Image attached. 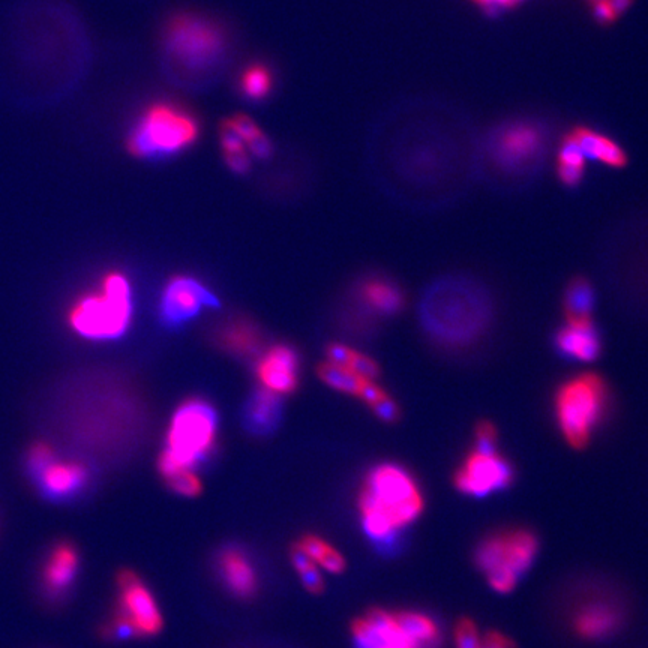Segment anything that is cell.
I'll return each mask as SVG.
<instances>
[{
  "mask_svg": "<svg viewBox=\"0 0 648 648\" xmlns=\"http://www.w3.org/2000/svg\"><path fill=\"white\" fill-rule=\"evenodd\" d=\"M59 0H35L18 9L9 23L6 53L12 72L26 84L38 83L45 98H59L63 78L60 72L71 65V26H63L71 15ZM69 71V69H68Z\"/></svg>",
  "mask_w": 648,
  "mask_h": 648,
  "instance_id": "obj_1",
  "label": "cell"
},
{
  "mask_svg": "<svg viewBox=\"0 0 648 648\" xmlns=\"http://www.w3.org/2000/svg\"><path fill=\"white\" fill-rule=\"evenodd\" d=\"M357 507L366 536L377 545L387 546L419 518L423 497L407 468L383 462L366 473Z\"/></svg>",
  "mask_w": 648,
  "mask_h": 648,
  "instance_id": "obj_2",
  "label": "cell"
},
{
  "mask_svg": "<svg viewBox=\"0 0 648 648\" xmlns=\"http://www.w3.org/2000/svg\"><path fill=\"white\" fill-rule=\"evenodd\" d=\"M159 44L168 69L183 81L197 83L224 62L230 47L225 24L206 12L179 9L167 15Z\"/></svg>",
  "mask_w": 648,
  "mask_h": 648,
  "instance_id": "obj_3",
  "label": "cell"
},
{
  "mask_svg": "<svg viewBox=\"0 0 648 648\" xmlns=\"http://www.w3.org/2000/svg\"><path fill=\"white\" fill-rule=\"evenodd\" d=\"M200 116L183 102L159 98L141 108L125 135V149L134 158L162 161L182 155L200 140Z\"/></svg>",
  "mask_w": 648,
  "mask_h": 648,
  "instance_id": "obj_4",
  "label": "cell"
},
{
  "mask_svg": "<svg viewBox=\"0 0 648 648\" xmlns=\"http://www.w3.org/2000/svg\"><path fill=\"white\" fill-rule=\"evenodd\" d=\"M422 323L435 339L465 344L476 338L488 320V305L476 287L461 281L435 285L423 299Z\"/></svg>",
  "mask_w": 648,
  "mask_h": 648,
  "instance_id": "obj_5",
  "label": "cell"
},
{
  "mask_svg": "<svg viewBox=\"0 0 648 648\" xmlns=\"http://www.w3.org/2000/svg\"><path fill=\"white\" fill-rule=\"evenodd\" d=\"M131 320V282L119 270L105 273L98 288L77 297L66 314L72 332L90 341L120 338Z\"/></svg>",
  "mask_w": 648,
  "mask_h": 648,
  "instance_id": "obj_6",
  "label": "cell"
},
{
  "mask_svg": "<svg viewBox=\"0 0 648 648\" xmlns=\"http://www.w3.org/2000/svg\"><path fill=\"white\" fill-rule=\"evenodd\" d=\"M218 413L206 399L180 404L168 426L167 443L158 458L161 477L179 470H194L215 453Z\"/></svg>",
  "mask_w": 648,
  "mask_h": 648,
  "instance_id": "obj_7",
  "label": "cell"
},
{
  "mask_svg": "<svg viewBox=\"0 0 648 648\" xmlns=\"http://www.w3.org/2000/svg\"><path fill=\"white\" fill-rule=\"evenodd\" d=\"M608 386L593 372L576 375L561 384L554 407L560 431L570 446H587L608 408Z\"/></svg>",
  "mask_w": 648,
  "mask_h": 648,
  "instance_id": "obj_8",
  "label": "cell"
},
{
  "mask_svg": "<svg viewBox=\"0 0 648 648\" xmlns=\"http://www.w3.org/2000/svg\"><path fill=\"white\" fill-rule=\"evenodd\" d=\"M117 588L116 611L105 635L117 639L158 635L164 627V618L146 582L134 570L125 569L117 575Z\"/></svg>",
  "mask_w": 648,
  "mask_h": 648,
  "instance_id": "obj_9",
  "label": "cell"
},
{
  "mask_svg": "<svg viewBox=\"0 0 648 648\" xmlns=\"http://www.w3.org/2000/svg\"><path fill=\"white\" fill-rule=\"evenodd\" d=\"M536 552L537 540L530 531L510 530L483 540L476 552V563L495 591L509 593L518 576L533 563Z\"/></svg>",
  "mask_w": 648,
  "mask_h": 648,
  "instance_id": "obj_10",
  "label": "cell"
},
{
  "mask_svg": "<svg viewBox=\"0 0 648 648\" xmlns=\"http://www.w3.org/2000/svg\"><path fill=\"white\" fill-rule=\"evenodd\" d=\"M513 480V468L495 447H479L471 450L459 465L455 474L458 491L468 495L491 494L507 488Z\"/></svg>",
  "mask_w": 648,
  "mask_h": 648,
  "instance_id": "obj_11",
  "label": "cell"
},
{
  "mask_svg": "<svg viewBox=\"0 0 648 648\" xmlns=\"http://www.w3.org/2000/svg\"><path fill=\"white\" fill-rule=\"evenodd\" d=\"M218 305L215 293L197 278L174 276L162 290L158 305L159 321L173 329L197 317L204 308H215Z\"/></svg>",
  "mask_w": 648,
  "mask_h": 648,
  "instance_id": "obj_12",
  "label": "cell"
},
{
  "mask_svg": "<svg viewBox=\"0 0 648 648\" xmlns=\"http://www.w3.org/2000/svg\"><path fill=\"white\" fill-rule=\"evenodd\" d=\"M356 648H422L399 623L396 612L374 608L351 623Z\"/></svg>",
  "mask_w": 648,
  "mask_h": 648,
  "instance_id": "obj_13",
  "label": "cell"
},
{
  "mask_svg": "<svg viewBox=\"0 0 648 648\" xmlns=\"http://www.w3.org/2000/svg\"><path fill=\"white\" fill-rule=\"evenodd\" d=\"M255 374L267 390L279 395H290L300 383V354L293 345L276 344L263 354Z\"/></svg>",
  "mask_w": 648,
  "mask_h": 648,
  "instance_id": "obj_14",
  "label": "cell"
},
{
  "mask_svg": "<svg viewBox=\"0 0 648 648\" xmlns=\"http://www.w3.org/2000/svg\"><path fill=\"white\" fill-rule=\"evenodd\" d=\"M216 573L237 599L249 600L260 588L257 567L251 555L237 545H227L216 554Z\"/></svg>",
  "mask_w": 648,
  "mask_h": 648,
  "instance_id": "obj_15",
  "label": "cell"
},
{
  "mask_svg": "<svg viewBox=\"0 0 648 648\" xmlns=\"http://www.w3.org/2000/svg\"><path fill=\"white\" fill-rule=\"evenodd\" d=\"M219 350L240 359L255 356L264 345L263 329L249 317L237 315L219 324L213 332Z\"/></svg>",
  "mask_w": 648,
  "mask_h": 648,
  "instance_id": "obj_16",
  "label": "cell"
},
{
  "mask_svg": "<svg viewBox=\"0 0 648 648\" xmlns=\"http://www.w3.org/2000/svg\"><path fill=\"white\" fill-rule=\"evenodd\" d=\"M356 297L374 315L390 317L404 308L405 297L392 279L384 276H368L357 284Z\"/></svg>",
  "mask_w": 648,
  "mask_h": 648,
  "instance_id": "obj_17",
  "label": "cell"
},
{
  "mask_svg": "<svg viewBox=\"0 0 648 648\" xmlns=\"http://www.w3.org/2000/svg\"><path fill=\"white\" fill-rule=\"evenodd\" d=\"M497 158L509 167H518L525 164L539 152L542 144V135L539 129L527 123L509 126L497 138Z\"/></svg>",
  "mask_w": 648,
  "mask_h": 648,
  "instance_id": "obj_18",
  "label": "cell"
},
{
  "mask_svg": "<svg viewBox=\"0 0 648 648\" xmlns=\"http://www.w3.org/2000/svg\"><path fill=\"white\" fill-rule=\"evenodd\" d=\"M282 419V402L276 393L255 389L242 410L243 426L251 434L264 435L276 431Z\"/></svg>",
  "mask_w": 648,
  "mask_h": 648,
  "instance_id": "obj_19",
  "label": "cell"
},
{
  "mask_svg": "<svg viewBox=\"0 0 648 648\" xmlns=\"http://www.w3.org/2000/svg\"><path fill=\"white\" fill-rule=\"evenodd\" d=\"M38 479L45 494L53 498H65L86 485L89 473L77 461H51L38 474Z\"/></svg>",
  "mask_w": 648,
  "mask_h": 648,
  "instance_id": "obj_20",
  "label": "cell"
},
{
  "mask_svg": "<svg viewBox=\"0 0 648 648\" xmlns=\"http://www.w3.org/2000/svg\"><path fill=\"white\" fill-rule=\"evenodd\" d=\"M80 557L71 542H60L51 549L47 563L42 570L45 590L51 596H59L68 590L77 575Z\"/></svg>",
  "mask_w": 648,
  "mask_h": 648,
  "instance_id": "obj_21",
  "label": "cell"
},
{
  "mask_svg": "<svg viewBox=\"0 0 648 648\" xmlns=\"http://www.w3.org/2000/svg\"><path fill=\"white\" fill-rule=\"evenodd\" d=\"M275 89L276 72L266 60H251L237 74L236 92L243 101L263 104Z\"/></svg>",
  "mask_w": 648,
  "mask_h": 648,
  "instance_id": "obj_22",
  "label": "cell"
},
{
  "mask_svg": "<svg viewBox=\"0 0 648 648\" xmlns=\"http://www.w3.org/2000/svg\"><path fill=\"white\" fill-rule=\"evenodd\" d=\"M558 350L569 359L591 362L600 354V338L591 321L567 323L555 336Z\"/></svg>",
  "mask_w": 648,
  "mask_h": 648,
  "instance_id": "obj_23",
  "label": "cell"
},
{
  "mask_svg": "<svg viewBox=\"0 0 648 648\" xmlns=\"http://www.w3.org/2000/svg\"><path fill=\"white\" fill-rule=\"evenodd\" d=\"M566 137L581 149L585 158L614 168H623L627 164L626 152L614 140L587 126H576Z\"/></svg>",
  "mask_w": 648,
  "mask_h": 648,
  "instance_id": "obj_24",
  "label": "cell"
},
{
  "mask_svg": "<svg viewBox=\"0 0 648 648\" xmlns=\"http://www.w3.org/2000/svg\"><path fill=\"white\" fill-rule=\"evenodd\" d=\"M573 624L576 633L584 638H603L617 629L620 624V614L608 603H590L579 609Z\"/></svg>",
  "mask_w": 648,
  "mask_h": 648,
  "instance_id": "obj_25",
  "label": "cell"
},
{
  "mask_svg": "<svg viewBox=\"0 0 648 648\" xmlns=\"http://www.w3.org/2000/svg\"><path fill=\"white\" fill-rule=\"evenodd\" d=\"M294 545L309 558L314 561L320 569L329 573H342L347 567L344 555L332 545L317 534H303Z\"/></svg>",
  "mask_w": 648,
  "mask_h": 648,
  "instance_id": "obj_26",
  "label": "cell"
},
{
  "mask_svg": "<svg viewBox=\"0 0 648 648\" xmlns=\"http://www.w3.org/2000/svg\"><path fill=\"white\" fill-rule=\"evenodd\" d=\"M594 294L593 288L584 278H575L567 285L564 293V314L567 323H584L591 321V309H593Z\"/></svg>",
  "mask_w": 648,
  "mask_h": 648,
  "instance_id": "obj_27",
  "label": "cell"
},
{
  "mask_svg": "<svg viewBox=\"0 0 648 648\" xmlns=\"http://www.w3.org/2000/svg\"><path fill=\"white\" fill-rule=\"evenodd\" d=\"M318 377L333 387L338 392L347 393V395L360 396L366 384L371 380L360 377L356 372L351 371L347 366L336 365L332 362H323L317 368Z\"/></svg>",
  "mask_w": 648,
  "mask_h": 648,
  "instance_id": "obj_28",
  "label": "cell"
},
{
  "mask_svg": "<svg viewBox=\"0 0 648 648\" xmlns=\"http://www.w3.org/2000/svg\"><path fill=\"white\" fill-rule=\"evenodd\" d=\"M399 623L408 635L422 648H435L440 642V630L437 623L429 615L416 611L396 612Z\"/></svg>",
  "mask_w": 648,
  "mask_h": 648,
  "instance_id": "obj_29",
  "label": "cell"
},
{
  "mask_svg": "<svg viewBox=\"0 0 648 648\" xmlns=\"http://www.w3.org/2000/svg\"><path fill=\"white\" fill-rule=\"evenodd\" d=\"M585 171V156L572 140L564 135L563 143L558 150V179L566 186H576L582 180Z\"/></svg>",
  "mask_w": 648,
  "mask_h": 648,
  "instance_id": "obj_30",
  "label": "cell"
},
{
  "mask_svg": "<svg viewBox=\"0 0 648 648\" xmlns=\"http://www.w3.org/2000/svg\"><path fill=\"white\" fill-rule=\"evenodd\" d=\"M290 558L303 587L312 594L323 593L324 579L320 567L309 560L296 545L291 546Z\"/></svg>",
  "mask_w": 648,
  "mask_h": 648,
  "instance_id": "obj_31",
  "label": "cell"
},
{
  "mask_svg": "<svg viewBox=\"0 0 648 648\" xmlns=\"http://www.w3.org/2000/svg\"><path fill=\"white\" fill-rule=\"evenodd\" d=\"M170 491L182 497L194 498L203 492V483L194 470H179L162 477Z\"/></svg>",
  "mask_w": 648,
  "mask_h": 648,
  "instance_id": "obj_32",
  "label": "cell"
},
{
  "mask_svg": "<svg viewBox=\"0 0 648 648\" xmlns=\"http://www.w3.org/2000/svg\"><path fill=\"white\" fill-rule=\"evenodd\" d=\"M51 461H54L53 447L44 441H38L27 452V467L38 476Z\"/></svg>",
  "mask_w": 648,
  "mask_h": 648,
  "instance_id": "obj_33",
  "label": "cell"
},
{
  "mask_svg": "<svg viewBox=\"0 0 648 648\" xmlns=\"http://www.w3.org/2000/svg\"><path fill=\"white\" fill-rule=\"evenodd\" d=\"M345 366L366 380L374 381L380 375V366L377 365V362L359 351H351L350 359Z\"/></svg>",
  "mask_w": 648,
  "mask_h": 648,
  "instance_id": "obj_34",
  "label": "cell"
},
{
  "mask_svg": "<svg viewBox=\"0 0 648 648\" xmlns=\"http://www.w3.org/2000/svg\"><path fill=\"white\" fill-rule=\"evenodd\" d=\"M456 645L458 648H480L482 639H480L473 621L467 620V618L459 621L456 626Z\"/></svg>",
  "mask_w": 648,
  "mask_h": 648,
  "instance_id": "obj_35",
  "label": "cell"
},
{
  "mask_svg": "<svg viewBox=\"0 0 648 648\" xmlns=\"http://www.w3.org/2000/svg\"><path fill=\"white\" fill-rule=\"evenodd\" d=\"M222 158H224L228 170L233 171L234 174H239V176L249 173L252 168L251 156L245 149L222 152Z\"/></svg>",
  "mask_w": 648,
  "mask_h": 648,
  "instance_id": "obj_36",
  "label": "cell"
},
{
  "mask_svg": "<svg viewBox=\"0 0 648 648\" xmlns=\"http://www.w3.org/2000/svg\"><path fill=\"white\" fill-rule=\"evenodd\" d=\"M219 144H221L222 152H228V150H239L245 149V141L243 138L237 134L236 129L231 126V123L228 122V119L222 120L219 123Z\"/></svg>",
  "mask_w": 648,
  "mask_h": 648,
  "instance_id": "obj_37",
  "label": "cell"
},
{
  "mask_svg": "<svg viewBox=\"0 0 648 648\" xmlns=\"http://www.w3.org/2000/svg\"><path fill=\"white\" fill-rule=\"evenodd\" d=\"M228 122L231 123L234 129H236L237 134L243 138V141H249L251 138H254L255 135L260 134L263 129L255 123L254 119L248 116V114L236 113L233 116L228 117Z\"/></svg>",
  "mask_w": 648,
  "mask_h": 648,
  "instance_id": "obj_38",
  "label": "cell"
},
{
  "mask_svg": "<svg viewBox=\"0 0 648 648\" xmlns=\"http://www.w3.org/2000/svg\"><path fill=\"white\" fill-rule=\"evenodd\" d=\"M249 147V153L257 159H270L275 152V144L270 140L269 135L261 131L260 134L255 135L251 140L246 141Z\"/></svg>",
  "mask_w": 648,
  "mask_h": 648,
  "instance_id": "obj_39",
  "label": "cell"
},
{
  "mask_svg": "<svg viewBox=\"0 0 648 648\" xmlns=\"http://www.w3.org/2000/svg\"><path fill=\"white\" fill-rule=\"evenodd\" d=\"M371 410L383 422H396L399 419V407L390 396L372 405Z\"/></svg>",
  "mask_w": 648,
  "mask_h": 648,
  "instance_id": "obj_40",
  "label": "cell"
},
{
  "mask_svg": "<svg viewBox=\"0 0 648 648\" xmlns=\"http://www.w3.org/2000/svg\"><path fill=\"white\" fill-rule=\"evenodd\" d=\"M497 441V429L491 422H480L476 428V446L495 447Z\"/></svg>",
  "mask_w": 648,
  "mask_h": 648,
  "instance_id": "obj_41",
  "label": "cell"
},
{
  "mask_svg": "<svg viewBox=\"0 0 648 648\" xmlns=\"http://www.w3.org/2000/svg\"><path fill=\"white\" fill-rule=\"evenodd\" d=\"M593 14L599 24H612L618 18L617 11L609 0L593 3Z\"/></svg>",
  "mask_w": 648,
  "mask_h": 648,
  "instance_id": "obj_42",
  "label": "cell"
},
{
  "mask_svg": "<svg viewBox=\"0 0 648 648\" xmlns=\"http://www.w3.org/2000/svg\"><path fill=\"white\" fill-rule=\"evenodd\" d=\"M471 2L479 6L482 11L488 12V14H495V12L516 8L524 0H471Z\"/></svg>",
  "mask_w": 648,
  "mask_h": 648,
  "instance_id": "obj_43",
  "label": "cell"
},
{
  "mask_svg": "<svg viewBox=\"0 0 648 648\" xmlns=\"http://www.w3.org/2000/svg\"><path fill=\"white\" fill-rule=\"evenodd\" d=\"M351 351H353V348L339 344V342H333V344L327 345L326 356L329 362L345 366L347 365L348 359H350Z\"/></svg>",
  "mask_w": 648,
  "mask_h": 648,
  "instance_id": "obj_44",
  "label": "cell"
},
{
  "mask_svg": "<svg viewBox=\"0 0 648 648\" xmlns=\"http://www.w3.org/2000/svg\"><path fill=\"white\" fill-rule=\"evenodd\" d=\"M480 648H515V644L501 633L491 632L482 639Z\"/></svg>",
  "mask_w": 648,
  "mask_h": 648,
  "instance_id": "obj_45",
  "label": "cell"
},
{
  "mask_svg": "<svg viewBox=\"0 0 648 648\" xmlns=\"http://www.w3.org/2000/svg\"><path fill=\"white\" fill-rule=\"evenodd\" d=\"M609 2H611V5L614 6L617 14L621 15L624 11H626L627 8H629L630 5H632L633 0H609Z\"/></svg>",
  "mask_w": 648,
  "mask_h": 648,
  "instance_id": "obj_46",
  "label": "cell"
},
{
  "mask_svg": "<svg viewBox=\"0 0 648 648\" xmlns=\"http://www.w3.org/2000/svg\"><path fill=\"white\" fill-rule=\"evenodd\" d=\"M588 2H590L591 5H593V3L600 2V0H588Z\"/></svg>",
  "mask_w": 648,
  "mask_h": 648,
  "instance_id": "obj_47",
  "label": "cell"
}]
</instances>
